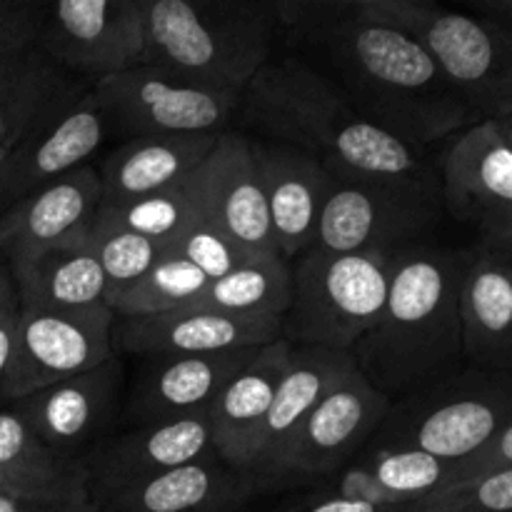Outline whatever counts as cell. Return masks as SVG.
I'll return each mask as SVG.
<instances>
[{"label": "cell", "mask_w": 512, "mask_h": 512, "mask_svg": "<svg viewBox=\"0 0 512 512\" xmlns=\"http://www.w3.org/2000/svg\"><path fill=\"white\" fill-rule=\"evenodd\" d=\"M273 10L290 53L393 138L425 150L483 123L418 40L368 18L355 0H273Z\"/></svg>", "instance_id": "1"}, {"label": "cell", "mask_w": 512, "mask_h": 512, "mask_svg": "<svg viewBox=\"0 0 512 512\" xmlns=\"http://www.w3.org/2000/svg\"><path fill=\"white\" fill-rule=\"evenodd\" d=\"M235 123L253 130V138L310 155L333 178L440 188L438 170L423 150L365 120L325 75L293 53L273 55L250 80Z\"/></svg>", "instance_id": "2"}, {"label": "cell", "mask_w": 512, "mask_h": 512, "mask_svg": "<svg viewBox=\"0 0 512 512\" xmlns=\"http://www.w3.org/2000/svg\"><path fill=\"white\" fill-rule=\"evenodd\" d=\"M463 268L465 250L415 243L393 253L383 313L350 350L358 373L390 403L460 370Z\"/></svg>", "instance_id": "3"}, {"label": "cell", "mask_w": 512, "mask_h": 512, "mask_svg": "<svg viewBox=\"0 0 512 512\" xmlns=\"http://www.w3.org/2000/svg\"><path fill=\"white\" fill-rule=\"evenodd\" d=\"M143 65L175 80L240 95L273 58V0H140Z\"/></svg>", "instance_id": "4"}, {"label": "cell", "mask_w": 512, "mask_h": 512, "mask_svg": "<svg viewBox=\"0 0 512 512\" xmlns=\"http://www.w3.org/2000/svg\"><path fill=\"white\" fill-rule=\"evenodd\" d=\"M368 18L418 40L478 120L512 118V28L433 0H355Z\"/></svg>", "instance_id": "5"}, {"label": "cell", "mask_w": 512, "mask_h": 512, "mask_svg": "<svg viewBox=\"0 0 512 512\" xmlns=\"http://www.w3.org/2000/svg\"><path fill=\"white\" fill-rule=\"evenodd\" d=\"M512 423V375L460 368L428 388L393 400L370 448L418 450L463 463Z\"/></svg>", "instance_id": "6"}, {"label": "cell", "mask_w": 512, "mask_h": 512, "mask_svg": "<svg viewBox=\"0 0 512 512\" xmlns=\"http://www.w3.org/2000/svg\"><path fill=\"white\" fill-rule=\"evenodd\" d=\"M390 260L393 253L385 250H305L290 263L293 298L283 315L285 343L350 353L383 313Z\"/></svg>", "instance_id": "7"}, {"label": "cell", "mask_w": 512, "mask_h": 512, "mask_svg": "<svg viewBox=\"0 0 512 512\" xmlns=\"http://www.w3.org/2000/svg\"><path fill=\"white\" fill-rule=\"evenodd\" d=\"M390 400L350 368L318 400L273 468L255 483L258 495L295 493L328 483L373 440Z\"/></svg>", "instance_id": "8"}, {"label": "cell", "mask_w": 512, "mask_h": 512, "mask_svg": "<svg viewBox=\"0 0 512 512\" xmlns=\"http://www.w3.org/2000/svg\"><path fill=\"white\" fill-rule=\"evenodd\" d=\"M440 205V188L330 175L313 248L398 253L438 225Z\"/></svg>", "instance_id": "9"}, {"label": "cell", "mask_w": 512, "mask_h": 512, "mask_svg": "<svg viewBox=\"0 0 512 512\" xmlns=\"http://www.w3.org/2000/svg\"><path fill=\"white\" fill-rule=\"evenodd\" d=\"M113 325L115 313L105 303L75 310L18 308L0 403L23 400L115 358Z\"/></svg>", "instance_id": "10"}, {"label": "cell", "mask_w": 512, "mask_h": 512, "mask_svg": "<svg viewBox=\"0 0 512 512\" xmlns=\"http://www.w3.org/2000/svg\"><path fill=\"white\" fill-rule=\"evenodd\" d=\"M40 53L85 85L143 65L145 25L140 0L40 3Z\"/></svg>", "instance_id": "11"}, {"label": "cell", "mask_w": 512, "mask_h": 512, "mask_svg": "<svg viewBox=\"0 0 512 512\" xmlns=\"http://www.w3.org/2000/svg\"><path fill=\"white\" fill-rule=\"evenodd\" d=\"M105 128L125 140L153 135L225 133L235 123L240 95L210 93L173 75L138 65L93 85Z\"/></svg>", "instance_id": "12"}, {"label": "cell", "mask_w": 512, "mask_h": 512, "mask_svg": "<svg viewBox=\"0 0 512 512\" xmlns=\"http://www.w3.org/2000/svg\"><path fill=\"white\" fill-rule=\"evenodd\" d=\"M123 363L118 355L83 375L38 390L8 408L38 440L65 458L80 460L93 445L113 435L123 405Z\"/></svg>", "instance_id": "13"}, {"label": "cell", "mask_w": 512, "mask_h": 512, "mask_svg": "<svg viewBox=\"0 0 512 512\" xmlns=\"http://www.w3.org/2000/svg\"><path fill=\"white\" fill-rule=\"evenodd\" d=\"M440 203L480 238L512 218V148L495 120L453 135L440 160Z\"/></svg>", "instance_id": "14"}, {"label": "cell", "mask_w": 512, "mask_h": 512, "mask_svg": "<svg viewBox=\"0 0 512 512\" xmlns=\"http://www.w3.org/2000/svg\"><path fill=\"white\" fill-rule=\"evenodd\" d=\"M108 128L93 90L70 100L13 148L0 170V213L33 190L88 165L103 145Z\"/></svg>", "instance_id": "15"}, {"label": "cell", "mask_w": 512, "mask_h": 512, "mask_svg": "<svg viewBox=\"0 0 512 512\" xmlns=\"http://www.w3.org/2000/svg\"><path fill=\"white\" fill-rule=\"evenodd\" d=\"M255 350L143 358L133 385L123 395L125 420L138 428L205 413L220 390L250 363Z\"/></svg>", "instance_id": "16"}, {"label": "cell", "mask_w": 512, "mask_h": 512, "mask_svg": "<svg viewBox=\"0 0 512 512\" xmlns=\"http://www.w3.org/2000/svg\"><path fill=\"white\" fill-rule=\"evenodd\" d=\"M275 340H283V318H243L213 310L115 318L113 325V348L140 360L263 348Z\"/></svg>", "instance_id": "17"}, {"label": "cell", "mask_w": 512, "mask_h": 512, "mask_svg": "<svg viewBox=\"0 0 512 512\" xmlns=\"http://www.w3.org/2000/svg\"><path fill=\"white\" fill-rule=\"evenodd\" d=\"M208 410L173 423L138 425L120 435H108L80 455L88 495L168 473L213 455Z\"/></svg>", "instance_id": "18"}, {"label": "cell", "mask_w": 512, "mask_h": 512, "mask_svg": "<svg viewBox=\"0 0 512 512\" xmlns=\"http://www.w3.org/2000/svg\"><path fill=\"white\" fill-rule=\"evenodd\" d=\"M208 225L258 258H280L270 230L268 205L250 155V135L225 130L198 168Z\"/></svg>", "instance_id": "19"}, {"label": "cell", "mask_w": 512, "mask_h": 512, "mask_svg": "<svg viewBox=\"0 0 512 512\" xmlns=\"http://www.w3.org/2000/svg\"><path fill=\"white\" fill-rule=\"evenodd\" d=\"M258 498L248 473L218 455L150 475L135 483L90 493L93 512H243Z\"/></svg>", "instance_id": "20"}, {"label": "cell", "mask_w": 512, "mask_h": 512, "mask_svg": "<svg viewBox=\"0 0 512 512\" xmlns=\"http://www.w3.org/2000/svg\"><path fill=\"white\" fill-rule=\"evenodd\" d=\"M250 155L268 205L278 255L288 263L313 248L330 173L310 155L250 135Z\"/></svg>", "instance_id": "21"}, {"label": "cell", "mask_w": 512, "mask_h": 512, "mask_svg": "<svg viewBox=\"0 0 512 512\" xmlns=\"http://www.w3.org/2000/svg\"><path fill=\"white\" fill-rule=\"evenodd\" d=\"M100 198V175L90 163L20 198L0 213V263L15 265L78 238Z\"/></svg>", "instance_id": "22"}, {"label": "cell", "mask_w": 512, "mask_h": 512, "mask_svg": "<svg viewBox=\"0 0 512 512\" xmlns=\"http://www.w3.org/2000/svg\"><path fill=\"white\" fill-rule=\"evenodd\" d=\"M460 340L468 368L512 375V263L480 243L465 250Z\"/></svg>", "instance_id": "23"}, {"label": "cell", "mask_w": 512, "mask_h": 512, "mask_svg": "<svg viewBox=\"0 0 512 512\" xmlns=\"http://www.w3.org/2000/svg\"><path fill=\"white\" fill-rule=\"evenodd\" d=\"M290 348L293 345L285 340H275L255 350L250 363L220 390L208 408L215 455L240 473H250L253 468L258 433L288 368Z\"/></svg>", "instance_id": "24"}, {"label": "cell", "mask_w": 512, "mask_h": 512, "mask_svg": "<svg viewBox=\"0 0 512 512\" xmlns=\"http://www.w3.org/2000/svg\"><path fill=\"white\" fill-rule=\"evenodd\" d=\"M218 138L220 133L125 140L98 168L100 205L128 203L183 183L203 165Z\"/></svg>", "instance_id": "25"}, {"label": "cell", "mask_w": 512, "mask_h": 512, "mask_svg": "<svg viewBox=\"0 0 512 512\" xmlns=\"http://www.w3.org/2000/svg\"><path fill=\"white\" fill-rule=\"evenodd\" d=\"M350 368H355V360L350 353L313 348V345H293L290 348L288 368H285L283 380L275 390L273 405L265 415L258 443H255V460L248 473L253 485L273 468L275 460L280 458L285 445L295 435V430L310 415V410L328 393L330 385L338 383Z\"/></svg>", "instance_id": "26"}, {"label": "cell", "mask_w": 512, "mask_h": 512, "mask_svg": "<svg viewBox=\"0 0 512 512\" xmlns=\"http://www.w3.org/2000/svg\"><path fill=\"white\" fill-rule=\"evenodd\" d=\"M453 463L418 450L365 448L335 478L323 483L350 500L403 510L448 485Z\"/></svg>", "instance_id": "27"}, {"label": "cell", "mask_w": 512, "mask_h": 512, "mask_svg": "<svg viewBox=\"0 0 512 512\" xmlns=\"http://www.w3.org/2000/svg\"><path fill=\"white\" fill-rule=\"evenodd\" d=\"M0 470L30 503L58 512H93L80 460L48 448L10 408L0 410Z\"/></svg>", "instance_id": "28"}, {"label": "cell", "mask_w": 512, "mask_h": 512, "mask_svg": "<svg viewBox=\"0 0 512 512\" xmlns=\"http://www.w3.org/2000/svg\"><path fill=\"white\" fill-rule=\"evenodd\" d=\"M18 308L75 310L103 305L108 283L95 255L78 238L8 265Z\"/></svg>", "instance_id": "29"}, {"label": "cell", "mask_w": 512, "mask_h": 512, "mask_svg": "<svg viewBox=\"0 0 512 512\" xmlns=\"http://www.w3.org/2000/svg\"><path fill=\"white\" fill-rule=\"evenodd\" d=\"M90 85L50 63L38 45L0 60V145H18Z\"/></svg>", "instance_id": "30"}, {"label": "cell", "mask_w": 512, "mask_h": 512, "mask_svg": "<svg viewBox=\"0 0 512 512\" xmlns=\"http://www.w3.org/2000/svg\"><path fill=\"white\" fill-rule=\"evenodd\" d=\"M293 298V273L283 258H258L205 283L180 310H213L243 318H283Z\"/></svg>", "instance_id": "31"}, {"label": "cell", "mask_w": 512, "mask_h": 512, "mask_svg": "<svg viewBox=\"0 0 512 512\" xmlns=\"http://www.w3.org/2000/svg\"><path fill=\"white\" fill-rule=\"evenodd\" d=\"M95 218L160 245L173 243L188 230L208 223L198 170L173 188L158 190V193L128 200V203L100 205Z\"/></svg>", "instance_id": "32"}, {"label": "cell", "mask_w": 512, "mask_h": 512, "mask_svg": "<svg viewBox=\"0 0 512 512\" xmlns=\"http://www.w3.org/2000/svg\"><path fill=\"white\" fill-rule=\"evenodd\" d=\"M208 278L190 263L160 253L153 268L140 275L135 283L115 290L105 298V305L115 313V318H148L180 310L188 305Z\"/></svg>", "instance_id": "33"}, {"label": "cell", "mask_w": 512, "mask_h": 512, "mask_svg": "<svg viewBox=\"0 0 512 512\" xmlns=\"http://www.w3.org/2000/svg\"><path fill=\"white\" fill-rule=\"evenodd\" d=\"M80 240L103 268L105 283H108L105 298L148 273L163 253V245L155 243V240L130 233L118 225L103 223L95 215L80 233Z\"/></svg>", "instance_id": "34"}, {"label": "cell", "mask_w": 512, "mask_h": 512, "mask_svg": "<svg viewBox=\"0 0 512 512\" xmlns=\"http://www.w3.org/2000/svg\"><path fill=\"white\" fill-rule=\"evenodd\" d=\"M400 512H512V468L443 488Z\"/></svg>", "instance_id": "35"}, {"label": "cell", "mask_w": 512, "mask_h": 512, "mask_svg": "<svg viewBox=\"0 0 512 512\" xmlns=\"http://www.w3.org/2000/svg\"><path fill=\"white\" fill-rule=\"evenodd\" d=\"M163 255L185 260L193 268H198L208 280L223 278V275L233 273L240 265L250 263V260H258V255L245 250L243 245L230 240L228 235L220 233L218 228H213L208 223L188 230V233L180 235L173 243H165Z\"/></svg>", "instance_id": "36"}, {"label": "cell", "mask_w": 512, "mask_h": 512, "mask_svg": "<svg viewBox=\"0 0 512 512\" xmlns=\"http://www.w3.org/2000/svg\"><path fill=\"white\" fill-rule=\"evenodd\" d=\"M40 3L33 0H0V60L35 45Z\"/></svg>", "instance_id": "37"}, {"label": "cell", "mask_w": 512, "mask_h": 512, "mask_svg": "<svg viewBox=\"0 0 512 512\" xmlns=\"http://www.w3.org/2000/svg\"><path fill=\"white\" fill-rule=\"evenodd\" d=\"M268 512H400L383 505L363 503V500H350L333 493L325 485H315L308 490H295L283 503H278Z\"/></svg>", "instance_id": "38"}, {"label": "cell", "mask_w": 512, "mask_h": 512, "mask_svg": "<svg viewBox=\"0 0 512 512\" xmlns=\"http://www.w3.org/2000/svg\"><path fill=\"white\" fill-rule=\"evenodd\" d=\"M512 468V423L505 425L488 445H485L480 453H475L473 458L463 460V463H455L450 470V480L445 488H453V485L468 483V480L480 478L485 473H495V470Z\"/></svg>", "instance_id": "39"}, {"label": "cell", "mask_w": 512, "mask_h": 512, "mask_svg": "<svg viewBox=\"0 0 512 512\" xmlns=\"http://www.w3.org/2000/svg\"><path fill=\"white\" fill-rule=\"evenodd\" d=\"M15 325H18V308L0 315V385H3L5 373H8L10 355H13Z\"/></svg>", "instance_id": "40"}, {"label": "cell", "mask_w": 512, "mask_h": 512, "mask_svg": "<svg viewBox=\"0 0 512 512\" xmlns=\"http://www.w3.org/2000/svg\"><path fill=\"white\" fill-rule=\"evenodd\" d=\"M480 245H485L493 253L503 255V258H508L512 263V218L505 225H500L498 230H493V233L483 235Z\"/></svg>", "instance_id": "41"}, {"label": "cell", "mask_w": 512, "mask_h": 512, "mask_svg": "<svg viewBox=\"0 0 512 512\" xmlns=\"http://www.w3.org/2000/svg\"><path fill=\"white\" fill-rule=\"evenodd\" d=\"M478 10L485 18L512 28V0H485V3H478Z\"/></svg>", "instance_id": "42"}, {"label": "cell", "mask_w": 512, "mask_h": 512, "mask_svg": "<svg viewBox=\"0 0 512 512\" xmlns=\"http://www.w3.org/2000/svg\"><path fill=\"white\" fill-rule=\"evenodd\" d=\"M15 308H18V295H15L13 278H10L8 265L0 263V315Z\"/></svg>", "instance_id": "43"}, {"label": "cell", "mask_w": 512, "mask_h": 512, "mask_svg": "<svg viewBox=\"0 0 512 512\" xmlns=\"http://www.w3.org/2000/svg\"><path fill=\"white\" fill-rule=\"evenodd\" d=\"M0 512H58L48 505L28 503V500H13V498H0Z\"/></svg>", "instance_id": "44"}, {"label": "cell", "mask_w": 512, "mask_h": 512, "mask_svg": "<svg viewBox=\"0 0 512 512\" xmlns=\"http://www.w3.org/2000/svg\"><path fill=\"white\" fill-rule=\"evenodd\" d=\"M0 498H13V500H25L23 490L15 485V480L10 478V475H5L3 470H0ZM30 503V500H28Z\"/></svg>", "instance_id": "45"}, {"label": "cell", "mask_w": 512, "mask_h": 512, "mask_svg": "<svg viewBox=\"0 0 512 512\" xmlns=\"http://www.w3.org/2000/svg\"><path fill=\"white\" fill-rule=\"evenodd\" d=\"M498 128H500V133H503V138L508 140V143H510V148H512V118H505V120H500V123H498Z\"/></svg>", "instance_id": "46"}, {"label": "cell", "mask_w": 512, "mask_h": 512, "mask_svg": "<svg viewBox=\"0 0 512 512\" xmlns=\"http://www.w3.org/2000/svg\"><path fill=\"white\" fill-rule=\"evenodd\" d=\"M13 148H15V145H0V170H3L5 163H8V158H10V153H13Z\"/></svg>", "instance_id": "47"}]
</instances>
